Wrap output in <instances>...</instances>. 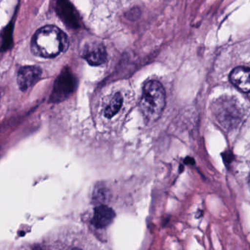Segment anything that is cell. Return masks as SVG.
<instances>
[{"label": "cell", "instance_id": "obj_4", "mask_svg": "<svg viewBox=\"0 0 250 250\" xmlns=\"http://www.w3.org/2000/svg\"><path fill=\"white\" fill-rule=\"evenodd\" d=\"M77 82L68 67L63 69L54 82L50 101L52 103L62 102L68 98L76 89Z\"/></svg>", "mask_w": 250, "mask_h": 250}, {"label": "cell", "instance_id": "obj_13", "mask_svg": "<svg viewBox=\"0 0 250 250\" xmlns=\"http://www.w3.org/2000/svg\"><path fill=\"white\" fill-rule=\"evenodd\" d=\"M248 98H249V99L250 100V92L248 93Z\"/></svg>", "mask_w": 250, "mask_h": 250}, {"label": "cell", "instance_id": "obj_12", "mask_svg": "<svg viewBox=\"0 0 250 250\" xmlns=\"http://www.w3.org/2000/svg\"><path fill=\"white\" fill-rule=\"evenodd\" d=\"M69 250H82L79 249V248H73V249H70Z\"/></svg>", "mask_w": 250, "mask_h": 250}, {"label": "cell", "instance_id": "obj_5", "mask_svg": "<svg viewBox=\"0 0 250 250\" xmlns=\"http://www.w3.org/2000/svg\"><path fill=\"white\" fill-rule=\"evenodd\" d=\"M82 57L90 65L99 66L106 62L108 54L104 44L93 42L85 45Z\"/></svg>", "mask_w": 250, "mask_h": 250}, {"label": "cell", "instance_id": "obj_7", "mask_svg": "<svg viewBox=\"0 0 250 250\" xmlns=\"http://www.w3.org/2000/svg\"><path fill=\"white\" fill-rule=\"evenodd\" d=\"M42 70L37 66H25L19 70L17 83L21 91L32 87L41 79Z\"/></svg>", "mask_w": 250, "mask_h": 250}, {"label": "cell", "instance_id": "obj_2", "mask_svg": "<svg viewBox=\"0 0 250 250\" xmlns=\"http://www.w3.org/2000/svg\"><path fill=\"white\" fill-rule=\"evenodd\" d=\"M166 106V92L157 81H149L143 87L140 108L144 118L148 122L158 120Z\"/></svg>", "mask_w": 250, "mask_h": 250}, {"label": "cell", "instance_id": "obj_3", "mask_svg": "<svg viewBox=\"0 0 250 250\" xmlns=\"http://www.w3.org/2000/svg\"><path fill=\"white\" fill-rule=\"evenodd\" d=\"M214 109L217 121L226 129L236 126L240 122V108L232 98H220L214 105Z\"/></svg>", "mask_w": 250, "mask_h": 250}, {"label": "cell", "instance_id": "obj_8", "mask_svg": "<svg viewBox=\"0 0 250 250\" xmlns=\"http://www.w3.org/2000/svg\"><path fill=\"white\" fill-rule=\"evenodd\" d=\"M114 218L115 212L114 210L107 206L101 204L94 211L92 223L96 229H105L112 223Z\"/></svg>", "mask_w": 250, "mask_h": 250}, {"label": "cell", "instance_id": "obj_1", "mask_svg": "<svg viewBox=\"0 0 250 250\" xmlns=\"http://www.w3.org/2000/svg\"><path fill=\"white\" fill-rule=\"evenodd\" d=\"M68 46L69 40L66 34L53 25L38 29L31 44L32 53L43 58H54L67 51Z\"/></svg>", "mask_w": 250, "mask_h": 250}, {"label": "cell", "instance_id": "obj_10", "mask_svg": "<svg viewBox=\"0 0 250 250\" xmlns=\"http://www.w3.org/2000/svg\"><path fill=\"white\" fill-rule=\"evenodd\" d=\"M123 105V97L120 92H117L110 99L104 109V116L105 118L111 119L115 117L121 109Z\"/></svg>", "mask_w": 250, "mask_h": 250}, {"label": "cell", "instance_id": "obj_11", "mask_svg": "<svg viewBox=\"0 0 250 250\" xmlns=\"http://www.w3.org/2000/svg\"><path fill=\"white\" fill-rule=\"evenodd\" d=\"M141 16V10L138 7H134L126 13V17L130 21H136Z\"/></svg>", "mask_w": 250, "mask_h": 250}, {"label": "cell", "instance_id": "obj_6", "mask_svg": "<svg viewBox=\"0 0 250 250\" xmlns=\"http://www.w3.org/2000/svg\"><path fill=\"white\" fill-rule=\"evenodd\" d=\"M57 11L60 19L70 29H78L80 26L79 16L73 4L68 0H59Z\"/></svg>", "mask_w": 250, "mask_h": 250}, {"label": "cell", "instance_id": "obj_9", "mask_svg": "<svg viewBox=\"0 0 250 250\" xmlns=\"http://www.w3.org/2000/svg\"><path fill=\"white\" fill-rule=\"evenodd\" d=\"M230 81L235 86L242 92H250V68L238 67L232 70Z\"/></svg>", "mask_w": 250, "mask_h": 250}]
</instances>
